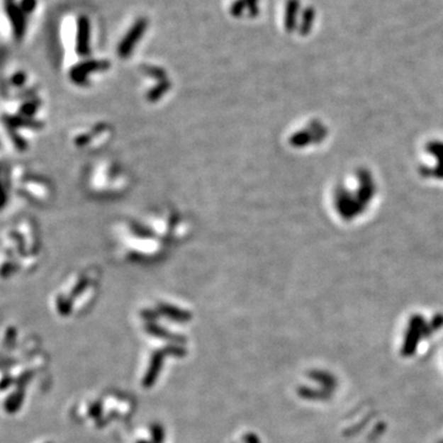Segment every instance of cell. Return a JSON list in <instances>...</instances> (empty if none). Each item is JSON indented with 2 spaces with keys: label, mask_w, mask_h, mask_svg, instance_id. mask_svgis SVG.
Wrapping results in <instances>:
<instances>
[{
  "label": "cell",
  "mask_w": 443,
  "mask_h": 443,
  "mask_svg": "<svg viewBox=\"0 0 443 443\" xmlns=\"http://www.w3.org/2000/svg\"><path fill=\"white\" fill-rule=\"evenodd\" d=\"M75 30V51L79 56H88L90 53V35L91 23L86 15H79L77 18Z\"/></svg>",
  "instance_id": "obj_2"
},
{
  "label": "cell",
  "mask_w": 443,
  "mask_h": 443,
  "mask_svg": "<svg viewBox=\"0 0 443 443\" xmlns=\"http://www.w3.org/2000/svg\"><path fill=\"white\" fill-rule=\"evenodd\" d=\"M152 437H153L155 443L164 442L165 434H164V429L160 425H153V426H152Z\"/></svg>",
  "instance_id": "obj_12"
},
{
  "label": "cell",
  "mask_w": 443,
  "mask_h": 443,
  "mask_svg": "<svg viewBox=\"0 0 443 443\" xmlns=\"http://www.w3.org/2000/svg\"><path fill=\"white\" fill-rule=\"evenodd\" d=\"M147 28H148V21H147V19H145V18L137 20V21L132 25L130 31L126 33V36L123 38L121 43H120V46H118V53H120L122 57L128 56V55L131 53L135 43H138L140 38H142V36L145 35Z\"/></svg>",
  "instance_id": "obj_3"
},
{
  "label": "cell",
  "mask_w": 443,
  "mask_h": 443,
  "mask_svg": "<svg viewBox=\"0 0 443 443\" xmlns=\"http://www.w3.org/2000/svg\"><path fill=\"white\" fill-rule=\"evenodd\" d=\"M147 330L152 334V335L157 336V337H160V339H164V340H172V341H185L184 337L181 336H175L173 334H170V332H167V330H164L163 327H158V325H155V324H150V327H147Z\"/></svg>",
  "instance_id": "obj_8"
},
{
  "label": "cell",
  "mask_w": 443,
  "mask_h": 443,
  "mask_svg": "<svg viewBox=\"0 0 443 443\" xmlns=\"http://www.w3.org/2000/svg\"><path fill=\"white\" fill-rule=\"evenodd\" d=\"M40 0H0V40L20 46L28 38Z\"/></svg>",
  "instance_id": "obj_1"
},
{
  "label": "cell",
  "mask_w": 443,
  "mask_h": 443,
  "mask_svg": "<svg viewBox=\"0 0 443 443\" xmlns=\"http://www.w3.org/2000/svg\"><path fill=\"white\" fill-rule=\"evenodd\" d=\"M100 413H101V406L94 405L93 408H91V415H93L94 417H98V416L100 415Z\"/></svg>",
  "instance_id": "obj_15"
},
{
  "label": "cell",
  "mask_w": 443,
  "mask_h": 443,
  "mask_svg": "<svg viewBox=\"0 0 443 443\" xmlns=\"http://www.w3.org/2000/svg\"><path fill=\"white\" fill-rule=\"evenodd\" d=\"M245 441H247V443H260L257 436L252 434H247V436H245Z\"/></svg>",
  "instance_id": "obj_14"
},
{
  "label": "cell",
  "mask_w": 443,
  "mask_h": 443,
  "mask_svg": "<svg viewBox=\"0 0 443 443\" xmlns=\"http://www.w3.org/2000/svg\"><path fill=\"white\" fill-rule=\"evenodd\" d=\"M245 4L250 16H257L259 14V0H245Z\"/></svg>",
  "instance_id": "obj_13"
},
{
  "label": "cell",
  "mask_w": 443,
  "mask_h": 443,
  "mask_svg": "<svg viewBox=\"0 0 443 443\" xmlns=\"http://www.w3.org/2000/svg\"><path fill=\"white\" fill-rule=\"evenodd\" d=\"M164 356H165L164 350L157 351V352H155V354H153L152 361H150V369L147 371V374H145V379H143V386H145V388L152 387V386L155 384V381H157L159 372H160V369L163 367Z\"/></svg>",
  "instance_id": "obj_5"
},
{
  "label": "cell",
  "mask_w": 443,
  "mask_h": 443,
  "mask_svg": "<svg viewBox=\"0 0 443 443\" xmlns=\"http://www.w3.org/2000/svg\"><path fill=\"white\" fill-rule=\"evenodd\" d=\"M164 314H167V317H170L174 320H179V322H186V320H190V314H187V313L181 312V310H179V309L174 308H162Z\"/></svg>",
  "instance_id": "obj_10"
},
{
  "label": "cell",
  "mask_w": 443,
  "mask_h": 443,
  "mask_svg": "<svg viewBox=\"0 0 443 443\" xmlns=\"http://www.w3.org/2000/svg\"><path fill=\"white\" fill-rule=\"evenodd\" d=\"M11 179H13L11 169L4 160L0 159V212H3L9 203Z\"/></svg>",
  "instance_id": "obj_4"
},
{
  "label": "cell",
  "mask_w": 443,
  "mask_h": 443,
  "mask_svg": "<svg viewBox=\"0 0 443 443\" xmlns=\"http://www.w3.org/2000/svg\"><path fill=\"white\" fill-rule=\"evenodd\" d=\"M137 443H148V442H145V441H140V442H137Z\"/></svg>",
  "instance_id": "obj_16"
},
{
  "label": "cell",
  "mask_w": 443,
  "mask_h": 443,
  "mask_svg": "<svg viewBox=\"0 0 443 443\" xmlns=\"http://www.w3.org/2000/svg\"><path fill=\"white\" fill-rule=\"evenodd\" d=\"M245 9H247L245 0H234L233 4L230 6V14L233 15L234 18H240Z\"/></svg>",
  "instance_id": "obj_11"
},
{
  "label": "cell",
  "mask_w": 443,
  "mask_h": 443,
  "mask_svg": "<svg viewBox=\"0 0 443 443\" xmlns=\"http://www.w3.org/2000/svg\"><path fill=\"white\" fill-rule=\"evenodd\" d=\"M23 399V392L14 393V394H13V396H11V397L6 400V403H5V408H6V410L9 411V413H14V411L18 410V409H19V406H21Z\"/></svg>",
  "instance_id": "obj_9"
},
{
  "label": "cell",
  "mask_w": 443,
  "mask_h": 443,
  "mask_svg": "<svg viewBox=\"0 0 443 443\" xmlns=\"http://www.w3.org/2000/svg\"><path fill=\"white\" fill-rule=\"evenodd\" d=\"M28 73L26 70L21 69V68H15V69L10 70L9 73L6 74V83H8L10 88L20 90V89H23L25 85L28 84Z\"/></svg>",
  "instance_id": "obj_6"
},
{
  "label": "cell",
  "mask_w": 443,
  "mask_h": 443,
  "mask_svg": "<svg viewBox=\"0 0 443 443\" xmlns=\"http://www.w3.org/2000/svg\"><path fill=\"white\" fill-rule=\"evenodd\" d=\"M298 0H288L287 8H286V28L288 31H292L296 26V19L298 14Z\"/></svg>",
  "instance_id": "obj_7"
}]
</instances>
